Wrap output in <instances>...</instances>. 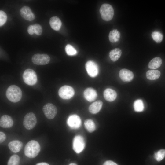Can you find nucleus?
I'll return each instance as SVG.
<instances>
[{
	"label": "nucleus",
	"mask_w": 165,
	"mask_h": 165,
	"mask_svg": "<svg viewBox=\"0 0 165 165\" xmlns=\"http://www.w3.org/2000/svg\"><path fill=\"white\" fill-rule=\"evenodd\" d=\"M41 148L38 142L36 141L31 140L26 145L24 152L25 155L29 158H34L38 154Z\"/></svg>",
	"instance_id": "obj_1"
},
{
	"label": "nucleus",
	"mask_w": 165,
	"mask_h": 165,
	"mask_svg": "<svg viewBox=\"0 0 165 165\" xmlns=\"http://www.w3.org/2000/svg\"><path fill=\"white\" fill-rule=\"evenodd\" d=\"M6 96L12 102L16 103L19 101L22 96V92L20 88L15 85L9 86L7 89Z\"/></svg>",
	"instance_id": "obj_2"
},
{
	"label": "nucleus",
	"mask_w": 165,
	"mask_h": 165,
	"mask_svg": "<svg viewBox=\"0 0 165 165\" xmlns=\"http://www.w3.org/2000/svg\"><path fill=\"white\" fill-rule=\"evenodd\" d=\"M100 12L102 18L106 21L111 20L114 14L112 6L108 4H102L100 8Z\"/></svg>",
	"instance_id": "obj_3"
},
{
	"label": "nucleus",
	"mask_w": 165,
	"mask_h": 165,
	"mask_svg": "<svg viewBox=\"0 0 165 165\" xmlns=\"http://www.w3.org/2000/svg\"><path fill=\"white\" fill-rule=\"evenodd\" d=\"M23 78L24 82L30 86L35 84L37 81V77L35 71L31 69H27L24 72Z\"/></svg>",
	"instance_id": "obj_4"
},
{
	"label": "nucleus",
	"mask_w": 165,
	"mask_h": 165,
	"mask_svg": "<svg viewBox=\"0 0 165 165\" xmlns=\"http://www.w3.org/2000/svg\"><path fill=\"white\" fill-rule=\"evenodd\" d=\"M37 122V118L34 113L29 112L24 117L23 124L26 129L29 130L34 128Z\"/></svg>",
	"instance_id": "obj_5"
},
{
	"label": "nucleus",
	"mask_w": 165,
	"mask_h": 165,
	"mask_svg": "<svg viewBox=\"0 0 165 165\" xmlns=\"http://www.w3.org/2000/svg\"><path fill=\"white\" fill-rule=\"evenodd\" d=\"M85 143L83 138L80 135H77L74 138L72 144L73 149L77 153L81 152L84 149Z\"/></svg>",
	"instance_id": "obj_6"
},
{
	"label": "nucleus",
	"mask_w": 165,
	"mask_h": 165,
	"mask_svg": "<svg viewBox=\"0 0 165 165\" xmlns=\"http://www.w3.org/2000/svg\"><path fill=\"white\" fill-rule=\"evenodd\" d=\"M42 110L45 116L48 119H53L57 113V109L53 104L48 103L43 107Z\"/></svg>",
	"instance_id": "obj_7"
},
{
	"label": "nucleus",
	"mask_w": 165,
	"mask_h": 165,
	"mask_svg": "<svg viewBox=\"0 0 165 165\" xmlns=\"http://www.w3.org/2000/svg\"><path fill=\"white\" fill-rule=\"evenodd\" d=\"M58 93L59 96L62 98L68 99L73 97L75 91L73 88L71 86L64 85L59 89Z\"/></svg>",
	"instance_id": "obj_8"
},
{
	"label": "nucleus",
	"mask_w": 165,
	"mask_h": 165,
	"mask_svg": "<svg viewBox=\"0 0 165 165\" xmlns=\"http://www.w3.org/2000/svg\"><path fill=\"white\" fill-rule=\"evenodd\" d=\"M50 60V57L45 54H36L32 57L33 63L37 65H44L49 63Z\"/></svg>",
	"instance_id": "obj_9"
},
{
	"label": "nucleus",
	"mask_w": 165,
	"mask_h": 165,
	"mask_svg": "<svg viewBox=\"0 0 165 165\" xmlns=\"http://www.w3.org/2000/svg\"><path fill=\"white\" fill-rule=\"evenodd\" d=\"M85 68L88 75L91 77L96 76L99 72L98 67L94 62L89 61L86 62Z\"/></svg>",
	"instance_id": "obj_10"
},
{
	"label": "nucleus",
	"mask_w": 165,
	"mask_h": 165,
	"mask_svg": "<svg viewBox=\"0 0 165 165\" xmlns=\"http://www.w3.org/2000/svg\"><path fill=\"white\" fill-rule=\"evenodd\" d=\"M68 126L72 129H77L79 128L81 124V121L80 117L77 115L70 116L67 121Z\"/></svg>",
	"instance_id": "obj_11"
},
{
	"label": "nucleus",
	"mask_w": 165,
	"mask_h": 165,
	"mask_svg": "<svg viewBox=\"0 0 165 165\" xmlns=\"http://www.w3.org/2000/svg\"><path fill=\"white\" fill-rule=\"evenodd\" d=\"M20 13L21 16L28 20L32 21L35 18L34 14L31 9L28 6H25L22 8L20 10Z\"/></svg>",
	"instance_id": "obj_12"
},
{
	"label": "nucleus",
	"mask_w": 165,
	"mask_h": 165,
	"mask_svg": "<svg viewBox=\"0 0 165 165\" xmlns=\"http://www.w3.org/2000/svg\"><path fill=\"white\" fill-rule=\"evenodd\" d=\"M119 76L121 80L125 82H129L133 79L134 75L133 72L130 70L123 69L119 72Z\"/></svg>",
	"instance_id": "obj_13"
},
{
	"label": "nucleus",
	"mask_w": 165,
	"mask_h": 165,
	"mask_svg": "<svg viewBox=\"0 0 165 165\" xmlns=\"http://www.w3.org/2000/svg\"><path fill=\"white\" fill-rule=\"evenodd\" d=\"M83 94L85 99L90 102L95 100L97 97V94L95 90L90 87L86 89Z\"/></svg>",
	"instance_id": "obj_14"
},
{
	"label": "nucleus",
	"mask_w": 165,
	"mask_h": 165,
	"mask_svg": "<svg viewBox=\"0 0 165 165\" xmlns=\"http://www.w3.org/2000/svg\"><path fill=\"white\" fill-rule=\"evenodd\" d=\"M13 121L11 117L7 115L2 116L0 119V127L4 128H9L13 125Z\"/></svg>",
	"instance_id": "obj_15"
},
{
	"label": "nucleus",
	"mask_w": 165,
	"mask_h": 165,
	"mask_svg": "<svg viewBox=\"0 0 165 165\" xmlns=\"http://www.w3.org/2000/svg\"><path fill=\"white\" fill-rule=\"evenodd\" d=\"M23 145L22 142L18 140H15L9 142L8 144V147L12 152L16 153L20 151Z\"/></svg>",
	"instance_id": "obj_16"
},
{
	"label": "nucleus",
	"mask_w": 165,
	"mask_h": 165,
	"mask_svg": "<svg viewBox=\"0 0 165 165\" xmlns=\"http://www.w3.org/2000/svg\"><path fill=\"white\" fill-rule=\"evenodd\" d=\"M103 95L104 98L106 100L111 102L116 99L117 94L116 92L113 89L107 88L104 90Z\"/></svg>",
	"instance_id": "obj_17"
},
{
	"label": "nucleus",
	"mask_w": 165,
	"mask_h": 165,
	"mask_svg": "<svg viewBox=\"0 0 165 165\" xmlns=\"http://www.w3.org/2000/svg\"><path fill=\"white\" fill-rule=\"evenodd\" d=\"M103 102L101 100H98L92 103L89 107V110L92 114L98 113L101 109Z\"/></svg>",
	"instance_id": "obj_18"
},
{
	"label": "nucleus",
	"mask_w": 165,
	"mask_h": 165,
	"mask_svg": "<svg viewBox=\"0 0 165 165\" xmlns=\"http://www.w3.org/2000/svg\"><path fill=\"white\" fill-rule=\"evenodd\" d=\"M49 23L51 28L55 31L59 30L62 25V22L61 20L56 16H53L51 18Z\"/></svg>",
	"instance_id": "obj_19"
},
{
	"label": "nucleus",
	"mask_w": 165,
	"mask_h": 165,
	"mask_svg": "<svg viewBox=\"0 0 165 165\" xmlns=\"http://www.w3.org/2000/svg\"><path fill=\"white\" fill-rule=\"evenodd\" d=\"M121 50L119 48H116L112 50L109 53V56L111 60L115 62L117 61L122 54Z\"/></svg>",
	"instance_id": "obj_20"
},
{
	"label": "nucleus",
	"mask_w": 165,
	"mask_h": 165,
	"mask_svg": "<svg viewBox=\"0 0 165 165\" xmlns=\"http://www.w3.org/2000/svg\"><path fill=\"white\" fill-rule=\"evenodd\" d=\"M120 33L117 29L111 31L109 34V39L110 42L115 43L118 42L120 38Z\"/></svg>",
	"instance_id": "obj_21"
},
{
	"label": "nucleus",
	"mask_w": 165,
	"mask_h": 165,
	"mask_svg": "<svg viewBox=\"0 0 165 165\" xmlns=\"http://www.w3.org/2000/svg\"><path fill=\"white\" fill-rule=\"evenodd\" d=\"M162 63V59L157 57L152 59L149 63L148 66L151 69H156L160 67Z\"/></svg>",
	"instance_id": "obj_22"
},
{
	"label": "nucleus",
	"mask_w": 165,
	"mask_h": 165,
	"mask_svg": "<svg viewBox=\"0 0 165 165\" xmlns=\"http://www.w3.org/2000/svg\"><path fill=\"white\" fill-rule=\"evenodd\" d=\"M160 72L157 70H149L146 73L147 79L150 80H155L158 79L160 75Z\"/></svg>",
	"instance_id": "obj_23"
},
{
	"label": "nucleus",
	"mask_w": 165,
	"mask_h": 165,
	"mask_svg": "<svg viewBox=\"0 0 165 165\" xmlns=\"http://www.w3.org/2000/svg\"><path fill=\"white\" fill-rule=\"evenodd\" d=\"M84 124L85 128L88 132L91 133L95 130L96 126L92 120L87 119L85 121Z\"/></svg>",
	"instance_id": "obj_24"
},
{
	"label": "nucleus",
	"mask_w": 165,
	"mask_h": 165,
	"mask_svg": "<svg viewBox=\"0 0 165 165\" xmlns=\"http://www.w3.org/2000/svg\"><path fill=\"white\" fill-rule=\"evenodd\" d=\"M134 110L137 112H141L144 109V105L143 101L141 99H138L134 103Z\"/></svg>",
	"instance_id": "obj_25"
},
{
	"label": "nucleus",
	"mask_w": 165,
	"mask_h": 165,
	"mask_svg": "<svg viewBox=\"0 0 165 165\" xmlns=\"http://www.w3.org/2000/svg\"><path fill=\"white\" fill-rule=\"evenodd\" d=\"M20 158L18 156L13 155L9 159L7 163V165H19Z\"/></svg>",
	"instance_id": "obj_26"
},
{
	"label": "nucleus",
	"mask_w": 165,
	"mask_h": 165,
	"mask_svg": "<svg viewBox=\"0 0 165 165\" xmlns=\"http://www.w3.org/2000/svg\"><path fill=\"white\" fill-rule=\"evenodd\" d=\"M151 35L153 39L157 43H160L163 40V35L158 31L152 32Z\"/></svg>",
	"instance_id": "obj_27"
},
{
	"label": "nucleus",
	"mask_w": 165,
	"mask_h": 165,
	"mask_svg": "<svg viewBox=\"0 0 165 165\" xmlns=\"http://www.w3.org/2000/svg\"><path fill=\"white\" fill-rule=\"evenodd\" d=\"M65 51L68 55L73 56L75 55L77 52L76 49L70 44H67L65 48Z\"/></svg>",
	"instance_id": "obj_28"
},
{
	"label": "nucleus",
	"mask_w": 165,
	"mask_h": 165,
	"mask_svg": "<svg viewBox=\"0 0 165 165\" xmlns=\"http://www.w3.org/2000/svg\"><path fill=\"white\" fill-rule=\"evenodd\" d=\"M165 156V149H162L159 151L154 154V157L158 161L161 160Z\"/></svg>",
	"instance_id": "obj_29"
},
{
	"label": "nucleus",
	"mask_w": 165,
	"mask_h": 165,
	"mask_svg": "<svg viewBox=\"0 0 165 165\" xmlns=\"http://www.w3.org/2000/svg\"><path fill=\"white\" fill-rule=\"evenodd\" d=\"M7 16L6 13L2 10L0 11V26L3 25L6 22Z\"/></svg>",
	"instance_id": "obj_30"
},
{
	"label": "nucleus",
	"mask_w": 165,
	"mask_h": 165,
	"mask_svg": "<svg viewBox=\"0 0 165 165\" xmlns=\"http://www.w3.org/2000/svg\"><path fill=\"white\" fill-rule=\"evenodd\" d=\"M34 28L35 33L39 35H41L42 33V28L39 24H36L33 25Z\"/></svg>",
	"instance_id": "obj_31"
},
{
	"label": "nucleus",
	"mask_w": 165,
	"mask_h": 165,
	"mask_svg": "<svg viewBox=\"0 0 165 165\" xmlns=\"http://www.w3.org/2000/svg\"><path fill=\"white\" fill-rule=\"evenodd\" d=\"M6 136L4 133L2 132H0V143H1L6 140Z\"/></svg>",
	"instance_id": "obj_32"
},
{
	"label": "nucleus",
	"mask_w": 165,
	"mask_h": 165,
	"mask_svg": "<svg viewBox=\"0 0 165 165\" xmlns=\"http://www.w3.org/2000/svg\"><path fill=\"white\" fill-rule=\"evenodd\" d=\"M28 32L29 34L31 35L35 33L33 25H30L28 27Z\"/></svg>",
	"instance_id": "obj_33"
},
{
	"label": "nucleus",
	"mask_w": 165,
	"mask_h": 165,
	"mask_svg": "<svg viewBox=\"0 0 165 165\" xmlns=\"http://www.w3.org/2000/svg\"><path fill=\"white\" fill-rule=\"evenodd\" d=\"M103 165H118L116 163L111 160H107L105 162Z\"/></svg>",
	"instance_id": "obj_34"
},
{
	"label": "nucleus",
	"mask_w": 165,
	"mask_h": 165,
	"mask_svg": "<svg viewBox=\"0 0 165 165\" xmlns=\"http://www.w3.org/2000/svg\"><path fill=\"white\" fill-rule=\"evenodd\" d=\"M36 165H50L48 163L46 162H41L37 163Z\"/></svg>",
	"instance_id": "obj_35"
},
{
	"label": "nucleus",
	"mask_w": 165,
	"mask_h": 165,
	"mask_svg": "<svg viewBox=\"0 0 165 165\" xmlns=\"http://www.w3.org/2000/svg\"><path fill=\"white\" fill-rule=\"evenodd\" d=\"M68 165H77L75 163H72L69 164Z\"/></svg>",
	"instance_id": "obj_36"
}]
</instances>
